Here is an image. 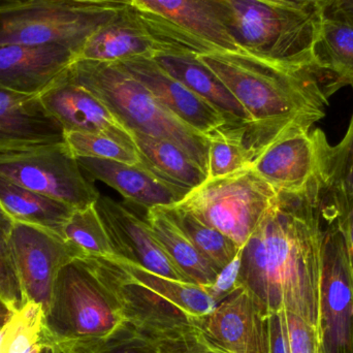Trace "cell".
<instances>
[{
	"instance_id": "cell-32",
	"label": "cell",
	"mask_w": 353,
	"mask_h": 353,
	"mask_svg": "<svg viewBox=\"0 0 353 353\" xmlns=\"http://www.w3.org/2000/svg\"><path fill=\"white\" fill-rule=\"evenodd\" d=\"M43 309L32 303H26L14 313L6 325V335L0 353H31L43 341Z\"/></svg>"
},
{
	"instance_id": "cell-28",
	"label": "cell",
	"mask_w": 353,
	"mask_h": 353,
	"mask_svg": "<svg viewBox=\"0 0 353 353\" xmlns=\"http://www.w3.org/2000/svg\"><path fill=\"white\" fill-rule=\"evenodd\" d=\"M246 126L226 123L205 134L209 143L208 179L251 169L254 154L247 144Z\"/></svg>"
},
{
	"instance_id": "cell-34",
	"label": "cell",
	"mask_w": 353,
	"mask_h": 353,
	"mask_svg": "<svg viewBox=\"0 0 353 353\" xmlns=\"http://www.w3.org/2000/svg\"><path fill=\"white\" fill-rule=\"evenodd\" d=\"M64 139L77 159L90 157L128 165L142 163L137 149L130 148L107 136L87 132H64Z\"/></svg>"
},
{
	"instance_id": "cell-20",
	"label": "cell",
	"mask_w": 353,
	"mask_h": 353,
	"mask_svg": "<svg viewBox=\"0 0 353 353\" xmlns=\"http://www.w3.org/2000/svg\"><path fill=\"white\" fill-rule=\"evenodd\" d=\"M147 87L161 105L184 123L203 134L228 123L211 103L168 74L151 57H134L116 62Z\"/></svg>"
},
{
	"instance_id": "cell-21",
	"label": "cell",
	"mask_w": 353,
	"mask_h": 353,
	"mask_svg": "<svg viewBox=\"0 0 353 353\" xmlns=\"http://www.w3.org/2000/svg\"><path fill=\"white\" fill-rule=\"evenodd\" d=\"M151 58L165 72L211 103L224 116L228 124L250 126L252 123L246 110L228 87L207 66L203 65L192 52L167 50L159 52Z\"/></svg>"
},
{
	"instance_id": "cell-46",
	"label": "cell",
	"mask_w": 353,
	"mask_h": 353,
	"mask_svg": "<svg viewBox=\"0 0 353 353\" xmlns=\"http://www.w3.org/2000/svg\"><path fill=\"white\" fill-rule=\"evenodd\" d=\"M41 346H37V347H35L34 350H33L32 352H31V353H39V350H41Z\"/></svg>"
},
{
	"instance_id": "cell-37",
	"label": "cell",
	"mask_w": 353,
	"mask_h": 353,
	"mask_svg": "<svg viewBox=\"0 0 353 353\" xmlns=\"http://www.w3.org/2000/svg\"><path fill=\"white\" fill-rule=\"evenodd\" d=\"M241 254H242V248L240 249L236 257L219 272L215 283L207 288L210 294L218 303L221 302L228 294L239 288L238 276L240 271Z\"/></svg>"
},
{
	"instance_id": "cell-2",
	"label": "cell",
	"mask_w": 353,
	"mask_h": 353,
	"mask_svg": "<svg viewBox=\"0 0 353 353\" xmlns=\"http://www.w3.org/2000/svg\"><path fill=\"white\" fill-rule=\"evenodd\" d=\"M244 107L252 120L246 128L249 148L257 153L282 134L310 130L329 103L311 70H290L252 58L218 52L194 54Z\"/></svg>"
},
{
	"instance_id": "cell-10",
	"label": "cell",
	"mask_w": 353,
	"mask_h": 353,
	"mask_svg": "<svg viewBox=\"0 0 353 353\" xmlns=\"http://www.w3.org/2000/svg\"><path fill=\"white\" fill-rule=\"evenodd\" d=\"M8 238L25 300L46 314L60 270L82 254L59 234L32 224L12 221Z\"/></svg>"
},
{
	"instance_id": "cell-19",
	"label": "cell",
	"mask_w": 353,
	"mask_h": 353,
	"mask_svg": "<svg viewBox=\"0 0 353 353\" xmlns=\"http://www.w3.org/2000/svg\"><path fill=\"white\" fill-rule=\"evenodd\" d=\"M61 45L0 46V87L39 95L72 65L74 53Z\"/></svg>"
},
{
	"instance_id": "cell-5",
	"label": "cell",
	"mask_w": 353,
	"mask_h": 353,
	"mask_svg": "<svg viewBox=\"0 0 353 353\" xmlns=\"http://www.w3.org/2000/svg\"><path fill=\"white\" fill-rule=\"evenodd\" d=\"M125 323L115 296L92 263L78 257L63 265L56 278L43 321V344L103 339Z\"/></svg>"
},
{
	"instance_id": "cell-22",
	"label": "cell",
	"mask_w": 353,
	"mask_h": 353,
	"mask_svg": "<svg viewBox=\"0 0 353 353\" xmlns=\"http://www.w3.org/2000/svg\"><path fill=\"white\" fill-rule=\"evenodd\" d=\"M174 50L159 45L144 29L132 25L116 24L115 21L101 27L81 45L74 62L114 63L134 57H153L161 51Z\"/></svg>"
},
{
	"instance_id": "cell-15",
	"label": "cell",
	"mask_w": 353,
	"mask_h": 353,
	"mask_svg": "<svg viewBox=\"0 0 353 353\" xmlns=\"http://www.w3.org/2000/svg\"><path fill=\"white\" fill-rule=\"evenodd\" d=\"M95 208L111 240L116 256L152 273L190 282L176 267L146 220L109 196H99ZM191 283V282H190Z\"/></svg>"
},
{
	"instance_id": "cell-11",
	"label": "cell",
	"mask_w": 353,
	"mask_h": 353,
	"mask_svg": "<svg viewBox=\"0 0 353 353\" xmlns=\"http://www.w3.org/2000/svg\"><path fill=\"white\" fill-rule=\"evenodd\" d=\"M146 20L178 39L194 43L196 53L218 52L255 59L236 41L209 0H128ZM159 24V25H161ZM259 60V59H257Z\"/></svg>"
},
{
	"instance_id": "cell-17",
	"label": "cell",
	"mask_w": 353,
	"mask_h": 353,
	"mask_svg": "<svg viewBox=\"0 0 353 353\" xmlns=\"http://www.w3.org/2000/svg\"><path fill=\"white\" fill-rule=\"evenodd\" d=\"M65 143L59 122L39 95L0 87V155L35 150Z\"/></svg>"
},
{
	"instance_id": "cell-38",
	"label": "cell",
	"mask_w": 353,
	"mask_h": 353,
	"mask_svg": "<svg viewBox=\"0 0 353 353\" xmlns=\"http://www.w3.org/2000/svg\"><path fill=\"white\" fill-rule=\"evenodd\" d=\"M267 353H290L284 310L268 316Z\"/></svg>"
},
{
	"instance_id": "cell-48",
	"label": "cell",
	"mask_w": 353,
	"mask_h": 353,
	"mask_svg": "<svg viewBox=\"0 0 353 353\" xmlns=\"http://www.w3.org/2000/svg\"><path fill=\"white\" fill-rule=\"evenodd\" d=\"M319 353H325V350H323V346H319Z\"/></svg>"
},
{
	"instance_id": "cell-9",
	"label": "cell",
	"mask_w": 353,
	"mask_h": 353,
	"mask_svg": "<svg viewBox=\"0 0 353 353\" xmlns=\"http://www.w3.org/2000/svg\"><path fill=\"white\" fill-rule=\"evenodd\" d=\"M323 234L319 292V338L325 353H353V269L335 220Z\"/></svg>"
},
{
	"instance_id": "cell-23",
	"label": "cell",
	"mask_w": 353,
	"mask_h": 353,
	"mask_svg": "<svg viewBox=\"0 0 353 353\" xmlns=\"http://www.w3.org/2000/svg\"><path fill=\"white\" fill-rule=\"evenodd\" d=\"M145 220L176 267L188 278L191 283L205 288L215 283L219 274L217 270L197 250L184 230L165 208L147 210Z\"/></svg>"
},
{
	"instance_id": "cell-16",
	"label": "cell",
	"mask_w": 353,
	"mask_h": 353,
	"mask_svg": "<svg viewBox=\"0 0 353 353\" xmlns=\"http://www.w3.org/2000/svg\"><path fill=\"white\" fill-rule=\"evenodd\" d=\"M48 113L64 132H79L107 136L136 148L132 132L92 92L72 82L65 72L39 95Z\"/></svg>"
},
{
	"instance_id": "cell-7",
	"label": "cell",
	"mask_w": 353,
	"mask_h": 353,
	"mask_svg": "<svg viewBox=\"0 0 353 353\" xmlns=\"http://www.w3.org/2000/svg\"><path fill=\"white\" fill-rule=\"evenodd\" d=\"M86 259L113 292L126 323L140 335L167 348L203 345L192 315L128 277L111 257Z\"/></svg>"
},
{
	"instance_id": "cell-36",
	"label": "cell",
	"mask_w": 353,
	"mask_h": 353,
	"mask_svg": "<svg viewBox=\"0 0 353 353\" xmlns=\"http://www.w3.org/2000/svg\"><path fill=\"white\" fill-rule=\"evenodd\" d=\"M285 313L290 353H319L321 338L319 327L292 312Z\"/></svg>"
},
{
	"instance_id": "cell-45",
	"label": "cell",
	"mask_w": 353,
	"mask_h": 353,
	"mask_svg": "<svg viewBox=\"0 0 353 353\" xmlns=\"http://www.w3.org/2000/svg\"><path fill=\"white\" fill-rule=\"evenodd\" d=\"M54 345V347H55V353H64L63 352H62L61 350H60L59 347H58L57 345H55V344H53Z\"/></svg>"
},
{
	"instance_id": "cell-12",
	"label": "cell",
	"mask_w": 353,
	"mask_h": 353,
	"mask_svg": "<svg viewBox=\"0 0 353 353\" xmlns=\"http://www.w3.org/2000/svg\"><path fill=\"white\" fill-rule=\"evenodd\" d=\"M192 323L210 352H268V316L245 288H236L208 314L192 316Z\"/></svg>"
},
{
	"instance_id": "cell-33",
	"label": "cell",
	"mask_w": 353,
	"mask_h": 353,
	"mask_svg": "<svg viewBox=\"0 0 353 353\" xmlns=\"http://www.w3.org/2000/svg\"><path fill=\"white\" fill-rule=\"evenodd\" d=\"M55 345L64 353H170L140 335L126 323L121 329L103 339Z\"/></svg>"
},
{
	"instance_id": "cell-25",
	"label": "cell",
	"mask_w": 353,
	"mask_h": 353,
	"mask_svg": "<svg viewBox=\"0 0 353 353\" xmlns=\"http://www.w3.org/2000/svg\"><path fill=\"white\" fill-rule=\"evenodd\" d=\"M132 134L141 161L155 173L189 189L208 180L207 172L175 143L141 132Z\"/></svg>"
},
{
	"instance_id": "cell-26",
	"label": "cell",
	"mask_w": 353,
	"mask_h": 353,
	"mask_svg": "<svg viewBox=\"0 0 353 353\" xmlns=\"http://www.w3.org/2000/svg\"><path fill=\"white\" fill-rule=\"evenodd\" d=\"M111 259L128 277L157 292L192 316L208 314L218 305L217 301L212 296L205 286L157 275L140 265L117 256Z\"/></svg>"
},
{
	"instance_id": "cell-6",
	"label": "cell",
	"mask_w": 353,
	"mask_h": 353,
	"mask_svg": "<svg viewBox=\"0 0 353 353\" xmlns=\"http://www.w3.org/2000/svg\"><path fill=\"white\" fill-rule=\"evenodd\" d=\"M279 192L252 169L205 183L176 203L242 248L277 201Z\"/></svg>"
},
{
	"instance_id": "cell-41",
	"label": "cell",
	"mask_w": 353,
	"mask_h": 353,
	"mask_svg": "<svg viewBox=\"0 0 353 353\" xmlns=\"http://www.w3.org/2000/svg\"><path fill=\"white\" fill-rule=\"evenodd\" d=\"M261 1L270 2V3L279 4V6H296L302 8L309 4L316 3L312 0H261Z\"/></svg>"
},
{
	"instance_id": "cell-13",
	"label": "cell",
	"mask_w": 353,
	"mask_h": 353,
	"mask_svg": "<svg viewBox=\"0 0 353 353\" xmlns=\"http://www.w3.org/2000/svg\"><path fill=\"white\" fill-rule=\"evenodd\" d=\"M119 12V6H109L95 12L52 8L14 14L2 21L0 46H78L101 27L117 20Z\"/></svg>"
},
{
	"instance_id": "cell-40",
	"label": "cell",
	"mask_w": 353,
	"mask_h": 353,
	"mask_svg": "<svg viewBox=\"0 0 353 353\" xmlns=\"http://www.w3.org/2000/svg\"><path fill=\"white\" fill-rule=\"evenodd\" d=\"M14 314V310L0 298V329L8 325Z\"/></svg>"
},
{
	"instance_id": "cell-42",
	"label": "cell",
	"mask_w": 353,
	"mask_h": 353,
	"mask_svg": "<svg viewBox=\"0 0 353 353\" xmlns=\"http://www.w3.org/2000/svg\"><path fill=\"white\" fill-rule=\"evenodd\" d=\"M39 353H55V347L53 344H43L39 350Z\"/></svg>"
},
{
	"instance_id": "cell-18",
	"label": "cell",
	"mask_w": 353,
	"mask_h": 353,
	"mask_svg": "<svg viewBox=\"0 0 353 353\" xmlns=\"http://www.w3.org/2000/svg\"><path fill=\"white\" fill-rule=\"evenodd\" d=\"M83 172L120 193L126 201L141 207L168 208L180 203L191 189L167 180L144 163L128 165L105 159L78 157Z\"/></svg>"
},
{
	"instance_id": "cell-39",
	"label": "cell",
	"mask_w": 353,
	"mask_h": 353,
	"mask_svg": "<svg viewBox=\"0 0 353 353\" xmlns=\"http://www.w3.org/2000/svg\"><path fill=\"white\" fill-rule=\"evenodd\" d=\"M319 6L323 17L337 19L353 26V0H325Z\"/></svg>"
},
{
	"instance_id": "cell-47",
	"label": "cell",
	"mask_w": 353,
	"mask_h": 353,
	"mask_svg": "<svg viewBox=\"0 0 353 353\" xmlns=\"http://www.w3.org/2000/svg\"><path fill=\"white\" fill-rule=\"evenodd\" d=\"M312 1L316 2V3L321 4L323 1H325V0H312Z\"/></svg>"
},
{
	"instance_id": "cell-43",
	"label": "cell",
	"mask_w": 353,
	"mask_h": 353,
	"mask_svg": "<svg viewBox=\"0 0 353 353\" xmlns=\"http://www.w3.org/2000/svg\"><path fill=\"white\" fill-rule=\"evenodd\" d=\"M6 327L0 329V350H1L2 345H3L4 339H6Z\"/></svg>"
},
{
	"instance_id": "cell-30",
	"label": "cell",
	"mask_w": 353,
	"mask_h": 353,
	"mask_svg": "<svg viewBox=\"0 0 353 353\" xmlns=\"http://www.w3.org/2000/svg\"><path fill=\"white\" fill-rule=\"evenodd\" d=\"M61 236L82 257L116 256L95 203L74 210L62 228Z\"/></svg>"
},
{
	"instance_id": "cell-1",
	"label": "cell",
	"mask_w": 353,
	"mask_h": 353,
	"mask_svg": "<svg viewBox=\"0 0 353 353\" xmlns=\"http://www.w3.org/2000/svg\"><path fill=\"white\" fill-rule=\"evenodd\" d=\"M323 186L279 192L242 247L239 288L265 316L288 311L319 327Z\"/></svg>"
},
{
	"instance_id": "cell-14",
	"label": "cell",
	"mask_w": 353,
	"mask_h": 353,
	"mask_svg": "<svg viewBox=\"0 0 353 353\" xmlns=\"http://www.w3.org/2000/svg\"><path fill=\"white\" fill-rule=\"evenodd\" d=\"M251 169L276 191L306 192L323 185L319 130H294L261 149Z\"/></svg>"
},
{
	"instance_id": "cell-44",
	"label": "cell",
	"mask_w": 353,
	"mask_h": 353,
	"mask_svg": "<svg viewBox=\"0 0 353 353\" xmlns=\"http://www.w3.org/2000/svg\"><path fill=\"white\" fill-rule=\"evenodd\" d=\"M0 219L1 220H10V221H12V220H10V218L8 217V215H6V213H4L3 210H2V208L0 207Z\"/></svg>"
},
{
	"instance_id": "cell-35",
	"label": "cell",
	"mask_w": 353,
	"mask_h": 353,
	"mask_svg": "<svg viewBox=\"0 0 353 353\" xmlns=\"http://www.w3.org/2000/svg\"><path fill=\"white\" fill-rule=\"evenodd\" d=\"M12 222L0 219V298L16 313L26 305V300L21 288L8 238Z\"/></svg>"
},
{
	"instance_id": "cell-24",
	"label": "cell",
	"mask_w": 353,
	"mask_h": 353,
	"mask_svg": "<svg viewBox=\"0 0 353 353\" xmlns=\"http://www.w3.org/2000/svg\"><path fill=\"white\" fill-rule=\"evenodd\" d=\"M0 207L12 221L47 228L61 236L74 208L0 176Z\"/></svg>"
},
{
	"instance_id": "cell-3",
	"label": "cell",
	"mask_w": 353,
	"mask_h": 353,
	"mask_svg": "<svg viewBox=\"0 0 353 353\" xmlns=\"http://www.w3.org/2000/svg\"><path fill=\"white\" fill-rule=\"evenodd\" d=\"M209 1L232 37L255 59L317 74L314 48L323 21L319 3L296 8L261 0Z\"/></svg>"
},
{
	"instance_id": "cell-4",
	"label": "cell",
	"mask_w": 353,
	"mask_h": 353,
	"mask_svg": "<svg viewBox=\"0 0 353 353\" xmlns=\"http://www.w3.org/2000/svg\"><path fill=\"white\" fill-rule=\"evenodd\" d=\"M65 76L99 97L130 132L175 143L208 174L207 137L179 119L120 64L74 62Z\"/></svg>"
},
{
	"instance_id": "cell-31",
	"label": "cell",
	"mask_w": 353,
	"mask_h": 353,
	"mask_svg": "<svg viewBox=\"0 0 353 353\" xmlns=\"http://www.w3.org/2000/svg\"><path fill=\"white\" fill-rule=\"evenodd\" d=\"M321 173L323 189L332 192L353 193V115L343 140L331 146L319 130Z\"/></svg>"
},
{
	"instance_id": "cell-29",
	"label": "cell",
	"mask_w": 353,
	"mask_h": 353,
	"mask_svg": "<svg viewBox=\"0 0 353 353\" xmlns=\"http://www.w3.org/2000/svg\"><path fill=\"white\" fill-rule=\"evenodd\" d=\"M168 213L184 230L197 250L219 273L240 251V247L212 226L197 219L192 213L174 205L165 208Z\"/></svg>"
},
{
	"instance_id": "cell-27",
	"label": "cell",
	"mask_w": 353,
	"mask_h": 353,
	"mask_svg": "<svg viewBox=\"0 0 353 353\" xmlns=\"http://www.w3.org/2000/svg\"><path fill=\"white\" fill-rule=\"evenodd\" d=\"M314 60L317 74H331L336 84L353 87V26L323 16Z\"/></svg>"
},
{
	"instance_id": "cell-8",
	"label": "cell",
	"mask_w": 353,
	"mask_h": 353,
	"mask_svg": "<svg viewBox=\"0 0 353 353\" xmlns=\"http://www.w3.org/2000/svg\"><path fill=\"white\" fill-rule=\"evenodd\" d=\"M0 176L76 209L101 196L66 143L0 155Z\"/></svg>"
}]
</instances>
